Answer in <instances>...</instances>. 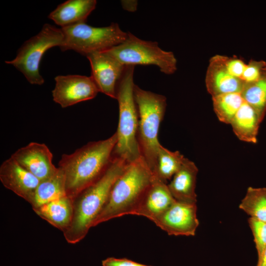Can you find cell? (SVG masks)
<instances>
[{
	"instance_id": "cell-25",
	"label": "cell",
	"mask_w": 266,
	"mask_h": 266,
	"mask_svg": "<svg viewBox=\"0 0 266 266\" xmlns=\"http://www.w3.org/2000/svg\"><path fill=\"white\" fill-rule=\"evenodd\" d=\"M248 222L253 235L259 259L266 248V222L251 217L248 219Z\"/></svg>"
},
{
	"instance_id": "cell-16",
	"label": "cell",
	"mask_w": 266,
	"mask_h": 266,
	"mask_svg": "<svg viewBox=\"0 0 266 266\" xmlns=\"http://www.w3.org/2000/svg\"><path fill=\"white\" fill-rule=\"evenodd\" d=\"M198 173V168L194 162L185 158L180 168L167 184L176 201L197 203L196 187Z\"/></svg>"
},
{
	"instance_id": "cell-29",
	"label": "cell",
	"mask_w": 266,
	"mask_h": 266,
	"mask_svg": "<svg viewBox=\"0 0 266 266\" xmlns=\"http://www.w3.org/2000/svg\"><path fill=\"white\" fill-rule=\"evenodd\" d=\"M123 8L129 11L133 12L137 9V2L136 0H122Z\"/></svg>"
},
{
	"instance_id": "cell-9",
	"label": "cell",
	"mask_w": 266,
	"mask_h": 266,
	"mask_svg": "<svg viewBox=\"0 0 266 266\" xmlns=\"http://www.w3.org/2000/svg\"><path fill=\"white\" fill-rule=\"evenodd\" d=\"M53 100L63 108L94 99L99 90L91 76L80 75L55 77Z\"/></svg>"
},
{
	"instance_id": "cell-1",
	"label": "cell",
	"mask_w": 266,
	"mask_h": 266,
	"mask_svg": "<svg viewBox=\"0 0 266 266\" xmlns=\"http://www.w3.org/2000/svg\"><path fill=\"white\" fill-rule=\"evenodd\" d=\"M115 133L109 138L92 141L69 154H64L59 167L66 177V196L73 200L105 172L117 143Z\"/></svg>"
},
{
	"instance_id": "cell-18",
	"label": "cell",
	"mask_w": 266,
	"mask_h": 266,
	"mask_svg": "<svg viewBox=\"0 0 266 266\" xmlns=\"http://www.w3.org/2000/svg\"><path fill=\"white\" fill-rule=\"evenodd\" d=\"M33 210L40 218L64 233L71 223L73 200L66 196Z\"/></svg>"
},
{
	"instance_id": "cell-12",
	"label": "cell",
	"mask_w": 266,
	"mask_h": 266,
	"mask_svg": "<svg viewBox=\"0 0 266 266\" xmlns=\"http://www.w3.org/2000/svg\"><path fill=\"white\" fill-rule=\"evenodd\" d=\"M0 180L6 188L30 204L40 181L11 157L0 166Z\"/></svg>"
},
{
	"instance_id": "cell-22",
	"label": "cell",
	"mask_w": 266,
	"mask_h": 266,
	"mask_svg": "<svg viewBox=\"0 0 266 266\" xmlns=\"http://www.w3.org/2000/svg\"><path fill=\"white\" fill-rule=\"evenodd\" d=\"M242 96L258 114L262 122L266 113V66L256 81L245 84Z\"/></svg>"
},
{
	"instance_id": "cell-7",
	"label": "cell",
	"mask_w": 266,
	"mask_h": 266,
	"mask_svg": "<svg viewBox=\"0 0 266 266\" xmlns=\"http://www.w3.org/2000/svg\"><path fill=\"white\" fill-rule=\"evenodd\" d=\"M64 42V34L61 28L45 24L37 34L23 44L13 60L5 61V63L22 72L30 83L42 85L44 80L39 71L42 58L48 49L55 46L61 47Z\"/></svg>"
},
{
	"instance_id": "cell-11",
	"label": "cell",
	"mask_w": 266,
	"mask_h": 266,
	"mask_svg": "<svg viewBox=\"0 0 266 266\" xmlns=\"http://www.w3.org/2000/svg\"><path fill=\"white\" fill-rule=\"evenodd\" d=\"M86 57L90 63L91 76L99 91L116 99L117 85L125 66L105 51Z\"/></svg>"
},
{
	"instance_id": "cell-4",
	"label": "cell",
	"mask_w": 266,
	"mask_h": 266,
	"mask_svg": "<svg viewBox=\"0 0 266 266\" xmlns=\"http://www.w3.org/2000/svg\"><path fill=\"white\" fill-rule=\"evenodd\" d=\"M134 66H126L117 85L116 99L119 104L117 140L113 156L128 163L141 155L137 140L138 115L134 97Z\"/></svg>"
},
{
	"instance_id": "cell-27",
	"label": "cell",
	"mask_w": 266,
	"mask_h": 266,
	"mask_svg": "<svg viewBox=\"0 0 266 266\" xmlns=\"http://www.w3.org/2000/svg\"><path fill=\"white\" fill-rule=\"evenodd\" d=\"M222 59L228 72L233 76L241 80L247 64L236 57H229L222 55Z\"/></svg>"
},
{
	"instance_id": "cell-3",
	"label": "cell",
	"mask_w": 266,
	"mask_h": 266,
	"mask_svg": "<svg viewBox=\"0 0 266 266\" xmlns=\"http://www.w3.org/2000/svg\"><path fill=\"white\" fill-rule=\"evenodd\" d=\"M154 174L141 156L128 163L115 182L103 208L92 227L111 219L132 215L150 186Z\"/></svg>"
},
{
	"instance_id": "cell-8",
	"label": "cell",
	"mask_w": 266,
	"mask_h": 266,
	"mask_svg": "<svg viewBox=\"0 0 266 266\" xmlns=\"http://www.w3.org/2000/svg\"><path fill=\"white\" fill-rule=\"evenodd\" d=\"M105 51L125 66L154 65L168 75L177 70V60L172 52L163 50L156 41L142 40L130 32L123 42Z\"/></svg>"
},
{
	"instance_id": "cell-19",
	"label": "cell",
	"mask_w": 266,
	"mask_h": 266,
	"mask_svg": "<svg viewBox=\"0 0 266 266\" xmlns=\"http://www.w3.org/2000/svg\"><path fill=\"white\" fill-rule=\"evenodd\" d=\"M261 122L254 109L244 100L230 125L240 140L255 144Z\"/></svg>"
},
{
	"instance_id": "cell-17",
	"label": "cell",
	"mask_w": 266,
	"mask_h": 266,
	"mask_svg": "<svg viewBox=\"0 0 266 266\" xmlns=\"http://www.w3.org/2000/svg\"><path fill=\"white\" fill-rule=\"evenodd\" d=\"M97 3L96 0H68L59 5L48 17L61 28L85 23Z\"/></svg>"
},
{
	"instance_id": "cell-24",
	"label": "cell",
	"mask_w": 266,
	"mask_h": 266,
	"mask_svg": "<svg viewBox=\"0 0 266 266\" xmlns=\"http://www.w3.org/2000/svg\"><path fill=\"white\" fill-rule=\"evenodd\" d=\"M239 208L250 217L266 222V188L248 187Z\"/></svg>"
},
{
	"instance_id": "cell-20",
	"label": "cell",
	"mask_w": 266,
	"mask_h": 266,
	"mask_svg": "<svg viewBox=\"0 0 266 266\" xmlns=\"http://www.w3.org/2000/svg\"><path fill=\"white\" fill-rule=\"evenodd\" d=\"M66 196L65 175L58 167L53 174L40 181L31 204L33 209Z\"/></svg>"
},
{
	"instance_id": "cell-26",
	"label": "cell",
	"mask_w": 266,
	"mask_h": 266,
	"mask_svg": "<svg viewBox=\"0 0 266 266\" xmlns=\"http://www.w3.org/2000/svg\"><path fill=\"white\" fill-rule=\"evenodd\" d=\"M266 66V63L265 61H250L247 64L241 78L242 81L246 84L257 80Z\"/></svg>"
},
{
	"instance_id": "cell-10",
	"label": "cell",
	"mask_w": 266,
	"mask_h": 266,
	"mask_svg": "<svg viewBox=\"0 0 266 266\" xmlns=\"http://www.w3.org/2000/svg\"><path fill=\"white\" fill-rule=\"evenodd\" d=\"M196 203L175 201L154 222L170 235L194 236L199 225Z\"/></svg>"
},
{
	"instance_id": "cell-28",
	"label": "cell",
	"mask_w": 266,
	"mask_h": 266,
	"mask_svg": "<svg viewBox=\"0 0 266 266\" xmlns=\"http://www.w3.org/2000/svg\"><path fill=\"white\" fill-rule=\"evenodd\" d=\"M102 266H151L142 264L126 258L108 257L101 262Z\"/></svg>"
},
{
	"instance_id": "cell-5",
	"label": "cell",
	"mask_w": 266,
	"mask_h": 266,
	"mask_svg": "<svg viewBox=\"0 0 266 266\" xmlns=\"http://www.w3.org/2000/svg\"><path fill=\"white\" fill-rule=\"evenodd\" d=\"M134 97L138 115L137 140L141 156L153 172L160 143L158 133L163 120L166 99L163 95L134 86Z\"/></svg>"
},
{
	"instance_id": "cell-6",
	"label": "cell",
	"mask_w": 266,
	"mask_h": 266,
	"mask_svg": "<svg viewBox=\"0 0 266 266\" xmlns=\"http://www.w3.org/2000/svg\"><path fill=\"white\" fill-rule=\"evenodd\" d=\"M64 42L62 51L72 50L84 56L107 50L123 42L128 33L124 32L117 23L108 26L95 27L81 23L62 28Z\"/></svg>"
},
{
	"instance_id": "cell-30",
	"label": "cell",
	"mask_w": 266,
	"mask_h": 266,
	"mask_svg": "<svg viewBox=\"0 0 266 266\" xmlns=\"http://www.w3.org/2000/svg\"><path fill=\"white\" fill-rule=\"evenodd\" d=\"M256 266H266V248L260 258L258 259Z\"/></svg>"
},
{
	"instance_id": "cell-13",
	"label": "cell",
	"mask_w": 266,
	"mask_h": 266,
	"mask_svg": "<svg viewBox=\"0 0 266 266\" xmlns=\"http://www.w3.org/2000/svg\"><path fill=\"white\" fill-rule=\"evenodd\" d=\"M11 157L40 181L48 178L58 169L52 163V153L43 143L31 142Z\"/></svg>"
},
{
	"instance_id": "cell-2",
	"label": "cell",
	"mask_w": 266,
	"mask_h": 266,
	"mask_svg": "<svg viewBox=\"0 0 266 266\" xmlns=\"http://www.w3.org/2000/svg\"><path fill=\"white\" fill-rule=\"evenodd\" d=\"M127 164L124 159L113 156L103 174L73 200L71 223L63 233L68 243H77L86 236L106 203L115 182Z\"/></svg>"
},
{
	"instance_id": "cell-21",
	"label": "cell",
	"mask_w": 266,
	"mask_h": 266,
	"mask_svg": "<svg viewBox=\"0 0 266 266\" xmlns=\"http://www.w3.org/2000/svg\"><path fill=\"white\" fill-rule=\"evenodd\" d=\"M185 159L178 151H171L160 145L153 173L167 183L180 168Z\"/></svg>"
},
{
	"instance_id": "cell-14",
	"label": "cell",
	"mask_w": 266,
	"mask_h": 266,
	"mask_svg": "<svg viewBox=\"0 0 266 266\" xmlns=\"http://www.w3.org/2000/svg\"><path fill=\"white\" fill-rule=\"evenodd\" d=\"M175 201L167 184L154 174L150 186L132 215L143 216L153 222Z\"/></svg>"
},
{
	"instance_id": "cell-23",
	"label": "cell",
	"mask_w": 266,
	"mask_h": 266,
	"mask_svg": "<svg viewBox=\"0 0 266 266\" xmlns=\"http://www.w3.org/2000/svg\"><path fill=\"white\" fill-rule=\"evenodd\" d=\"M214 111L219 120L231 124L244 100L241 93H231L212 97Z\"/></svg>"
},
{
	"instance_id": "cell-15",
	"label": "cell",
	"mask_w": 266,
	"mask_h": 266,
	"mask_svg": "<svg viewBox=\"0 0 266 266\" xmlns=\"http://www.w3.org/2000/svg\"><path fill=\"white\" fill-rule=\"evenodd\" d=\"M205 85L212 97L231 93H241L244 83L231 75L223 64L222 55H217L209 60L205 76Z\"/></svg>"
}]
</instances>
